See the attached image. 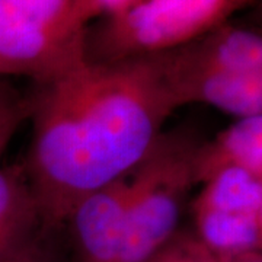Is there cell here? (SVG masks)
Returning a JSON list of instances; mask_svg holds the SVG:
<instances>
[{"label":"cell","mask_w":262,"mask_h":262,"mask_svg":"<svg viewBox=\"0 0 262 262\" xmlns=\"http://www.w3.org/2000/svg\"><path fill=\"white\" fill-rule=\"evenodd\" d=\"M175 108L206 103L234 118L262 115V35L230 20L153 54Z\"/></svg>","instance_id":"2"},{"label":"cell","mask_w":262,"mask_h":262,"mask_svg":"<svg viewBox=\"0 0 262 262\" xmlns=\"http://www.w3.org/2000/svg\"><path fill=\"white\" fill-rule=\"evenodd\" d=\"M229 168L262 178V115L236 118L213 140L198 143L192 159L195 185Z\"/></svg>","instance_id":"6"},{"label":"cell","mask_w":262,"mask_h":262,"mask_svg":"<svg viewBox=\"0 0 262 262\" xmlns=\"http://www.w3.org/2000/svg\"><path fill=\"white\" fill-rule=\"evenodd\" d=\"M46 229L22 163L0 166V262L25 249Z\"/></svg>","instance_id":"7"},{"label":"cell","mask_w":262,"mask_h":262,"mask_svg":"<svg viewBox=\"0 0 262 262\" xmlns=\"http://www.w3.org/2000/svg\"><path fill=\"white\" fill-rule=\"evenodd\" d=\"M2 262H61L58 232L46 229L25 249Z\"/></svg>","instance_id":"9"},{"label":"cell","mask_w":262,"mask_h":262,"mask_svg":"<svg viewBox=\"0 0 262 262\" xmlns=\"http://www.w3.org/2000/svg\"><path fill=\"white\" fill-rule=\"evenodd\" d=\"M147 262H222L198 241L192 230L179 229L175 236Z\"/></svg>","instance_id":"8"},{"label":"cell","mask_w":262,"mask_h":262,"mask_svg":"<svg viewBox=\"0 0 262 262\" xmlns=\"http://www.w3.org/2000/svg\"><path fill=\"white\" fill-rule=\"evenodd\" d=\"M18 113H28L27 99H22L3 77H0V118Z\"/></svg>","instance_id":"11"},{"label":"cell","mask_w":262,"mask_h":262,"mask_svg":"<svg viewBox=\"0 0 262 262\" xmlns=\"http://www.w3.org/2000/svg\"><path fill=\"white\" fill-rule=\"evenodd\" d=\"M222 262H262V251H252L245 252L236 256H230L226 259H220Z\"/></svg>","instance_id":"12"},{"label":"cell","mask_w":262,"mask_h":262,"mask_svg":"<svg viewBox=\"0 0 262 262\" xmlns=\"http://www.w3.org/2000/svg\"><path fill=\"white\" fill-rule=\"evenodd\" d=\"M27 103L32 133L22 166L47 229H58L80 200L130 173L177 110L151 56L84 58L37 84Z\"/></svg>","instance_id":"1"},{"label":"cell","mask_w":262,"mask_h":262,"mask_svg":"<svg viewBox=\"0 0 262 262\" xmlns=\"http://www.w3.org/2000/svg\"><path fill=\"white\" fill-rule=\"evenodd\" d=\"M77 0H0V77L46 83L84 60Z\"/></svg>","instance_id":"5"},{"label":"cell","mask_w":262,"mask_h":262,"mask_svg":"<svg viewBox=\"0 0 262 262\" xmlns=\"http://www.w3.org/2000/svg\"><path fill=\"white\" fill-rule=\"evenodd\" d=\"M200 141L187 130L162 133L130 173L124 222V262H147L178 232Z\"/></svg>","instance_id":"4"},{"label":"cell","mask_w":262,"mask_h":262,"mask_svg":"<svg viewBox=\"0 0 262 262\" xmlns=\"http://www.w3.org/2000/svg\"><path fill=\"white\" fill-rule=\"evenodd\" d=\"M137 0H77L80 22L88 28L98 19L113 15Z\"/></svg>","instance_id":"10"},{"label":"cell","mask_w":262,"mask_h":262,"mask_svg":"<svg viewBox=\"0 0 262 262\" xmlns=\"http://www.w3.org/2000/svg\"><path fill=\"white\" fill-rule=\"evenodd\" d=\"M256 0H137L92 22L84 58L114 63L181 47L229 22Z\"/></svg>","instance_id":"3"}]
</instances>
